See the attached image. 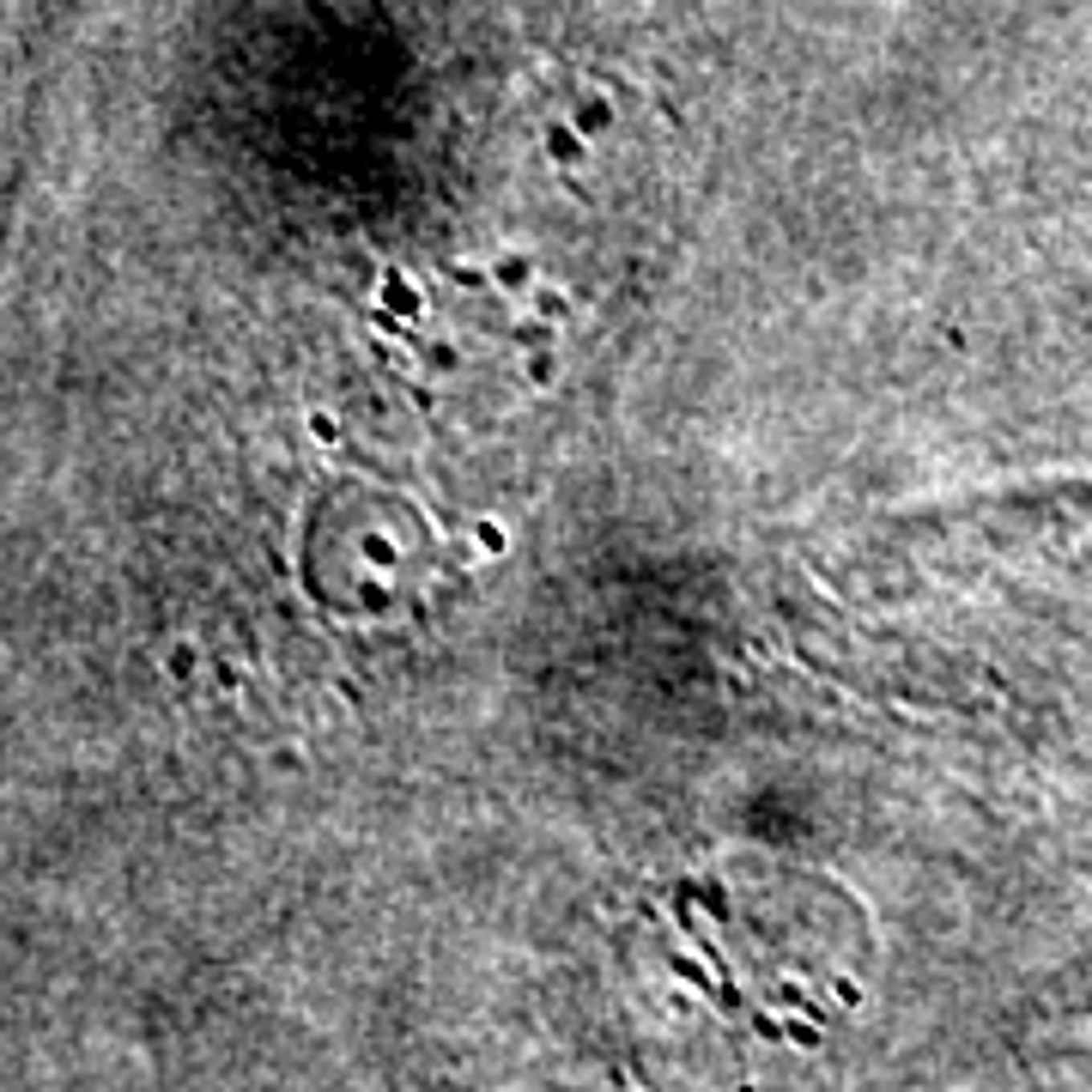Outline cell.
Instances as JSON below:
<instances>
[{"label": "cell", "mask_w": 1092, "mask_h": 1092, "mask_svg": "<svg viewBox=\"0 0 1092 1092\" xmlns=\"http://www.w3.org/2000/svg\"><path fill=\"white\" fill-rule=\"evenodd\" d=\"M92 0H25V37H18V61H25V92H18V122H43V97H49L55 55L67 49L73 25L85 18Z\"/></svg>", "instance_id": "obj_1"}]
</instances>
